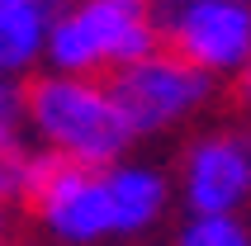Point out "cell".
Wrapping results in <instances>:
<instances>
[{
    "mask_svg": "<svg viewBox=\"0 0 251 246\" xmlns=\"http://www.w3.org/2000/svg\"><path fill=\"white\" fill-rule=\"evenodd\" d=\"M24 114L38 133L43 151L90 166V171L124 161L128 142H133L109 85H100L95 76H57L52 71V76L33 81L24 95Z\"/></svg>",
    "mask_w": 251,
    "mask_h": 246,
    "instance_id": "1",
    "label": "cell"
},
{
    "mask_svg": "<svg viewBox=\"0 0 251 246\" xmlns=\"http://www.w3.org/2000/svg\"><path fill=\"white\" fill-rule=\"evenodd\" d=\"M147 52H156L152 0H76L71 10H52L43 43V62L57 76H95Z\"/></svg>",
    "mask_w": 251,
    "mask_h": 246,
    "instance_id": "2",
    "label": "cell"
},
{
    "mask_svg": "<svg viewBox=\"0 0 251 246\" xmlns=\"http://www.w3.org/2000/svg\"><path fill=\"white\" fill-rule=\"evenodd\" d=\"M28 199L43 227L67 246H100L114 237V213L104 194V171L62 161L52 151H28Z\"/></svg>",
    "mask_w": 251,
    "mask_h": 246,
    "instance_id": "3",
    "label": "cell"
},
{
    "mask_svg": "<svg viewBox=\"0 0 251 246\" xmlns=\"http://www.w3.org/2000/svg\"><path fill=\"white\" fill-rule=\"evenodd\" d=\"M209 90H213V81L199 67L180 62L176 52L138 57V62L119 67V76L109 85V95H114V104H119L133 137H152L161 128H171V123L190 119L209 99Z\"/></svg>",
    "mask_w": 251,
    "mask_h": 246,
    "instance_id": "4",
    "label": "cell"
},
{
    "mask_svg": "<svg viewBox=\"0 0 251 246\" xmlns=\"http://www.w3.org/2000/svg\"><path fill=\"white\" fill-rule=\"evenodd\" d=\"M156 38L204 76L237 71L251 57V0H161Z\"/></svg>",
    "mask_w": 251,
    "mask_h": 246,
    "instance_id": "5",
    "label": "cell"
},
{
    "mask_svg": "<svg viewBox=\"0 0 251 246\" xmlns=\"http://www.w3.org/2000/svg\"><path fill=\"white\" fill-rule=\"evenodd\" d=\"M180 194L190 213H237L251 199V147L232 133H213L185 151Z\"/></svg>",
    "mask_w": 251,
    "mask_h": 246,
    "instance_id": "6",
    "label": "cell"
},
{
    "mask_svg": "<svg viewBox=\"0 0 251 246\" xmlns=\"http://www.w3.org/2000/svg\"><path fill=\"white\" fill-rule=\"evenodd\" d=\"M104 194H109V213H114V237L147 232V227L166 213V199H171L161 171L133 166V161L104 166Z\"/></svg>",
    "mask_w": 251,
    "mask_h": 246,
    "instance_id": "7",
    "label": "cell"
},
{
    "mask_svg": "<svg viewBox=\"0 0 251 246\" xmlns=\"http://www.w3.org/2000/svg\"><path fill=\"white\" fill-rule=\"evenodd\" d=\"M52 24L48 0H14L0 5V76H24L33 62H43V43Z\"/></svg>",
    "mask_w": 251,
    "mask_h": 246,
    "instance_id": "8",
    "label": "cell"
},
{
    "mask_svg": "<svg viewBox=\"0 0 251 246\" xmlns=\"http://www.w3.org/2000/svg\"><path fill=\"white\" fill-rule=\"evenodd\" d=\"M176 246H251V227L237 213H190Z\"/></svg>",
    "mask_w": 251,
    "mask_h": 246,
    "instance_id": "9",
    "label": "cell"
},
{
    "mask_svg": "<svg viewBox=\"0 0 251 246\" xmlns=\"http://www.w3.org/2000/svg\"><path fill=\"white\" fill-rule=\"evenodd\" d=\"M14 128H19V95H14L10 81L0 76V151L14 147Z\"/></svg>",
    "mask_w": 251,
    "mask_h": 246,
    "instance_id": "10",
    "label": "cell"
},
{
    "mask_svg": "<svg viewBox=\"0 0 251 246\" xmlns=\"http://www.w3.org/2000/svg\"><path fill=\"white\" fill-rule=\"evenodd\" d=\"M232 76H237V95H242V99H247V104H251V57H247V62H242L237 71H232Z\"/></svg>",
    "mask_w": 251,
    "mask_h": 246,
    "instance_id": "11",
    "label": "cell"
},
{
    "mask_svg": "<svg viewBox=\"0 0 251 246\" xmlns=\"http://www.w3.org/2000/svg\"><path fill=\"white\" fill-rule=\"evenodd\" d=\"M0 242H5V204H0Z\"/></svg>",
    "mask_w": 251,
    "mask_h": 246,
    "instance_id": "12",
    "label": "cell"
},
{
    "mask_svg": "<svg viewBox=\"0 0 251 246\" xmlns=\"http://www.w3.org/2000/svg\"><path fill=\"white\" fill-rule=\"evenodd\" d=\"M0 5H14V0H0Z\"/></svg>",
    "mask_w": 251,
    "mask_h": 246,
    "instance_id": "13",
    "label": "cell"
},
{
    "mask_svg": "<svg viewBox=\"0 0 251 246\" xmlns=\"http://www.w3.org/2000/svg\"><path fill=\"white\" fill-rule=\"evenodd\" d=\"M48 5H52V0H48Z\"/></svg>",
    "mask_w": 251,
    "mask_h": 246,
    "instance_id": "14",
    "label": "cell"
},
{
    "mask_svg": "<svg viewBox=\"0 0 251 246\" xmlns=\"http://www.w3.org/2000/svg\"><path fill=\"white\" fill-rule=\"evenodd\" d=\"M0 246H5V242H0Z\"/></svg>",
    "mask_w": 251,
    "mask_h": 246,
    "instance_id": "15",
    "label": "cell"
}]
</instances>
